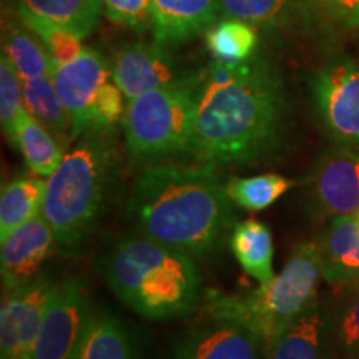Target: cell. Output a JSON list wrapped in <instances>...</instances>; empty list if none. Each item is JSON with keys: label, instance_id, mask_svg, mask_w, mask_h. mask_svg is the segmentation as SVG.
Masks as SVG:
<instances>
[{"label": "cell", "instance_id": "30bf717a", "mask_svg": "<svg viewBox=\"0 0 359 359\" xmlns=\"http://www.w3.org/2000/svg\"><path fill=\"white\" fill-rule=\"evenodd\" d=\"M309 196L316 215L339 218L359 212V151L349 147L326 150L309 177Z\"/></svg>", "mask_w": 359, "mask_h": 359}, {"label": "cell", "instance_id": "4fadbf2b", "mask_svg": "<svg viewBox=\"0 0 359 359\" xmlns=\"http://www.w3.org/2000/svg\"><path fill=\"white\" fill-rule=\"evenodd\" d=\"M0 241V269L7 291L37 280L43 263L57 246L52 226L42 215L8 233Z\"/></svg>", "mask_w": 359, "mask_h": 359}, {"label": "cell", "instance_id": "83f0119b", "mask_svg": "<svg viewBox=\"0 0 359 359\" xmlns=\"http://www.w3.org/2000/svg\"><path fill=\"white\" fill-rule=\"evenodd\" d=\"M27 111L24 82L6 53L0 57V122L7 140L15 147L19 125Z\"/></svg>", "mask_w": 359, "mask_h": 359}, {"label": "cell", "instance_id": "d6986e66", "mask_svg": "<svg viewBox=\"0 0 359 359\" xmlns=\"http://www.w3.org/2000/svg\"><path fill=\"white\" fill-rule=\"evenodd\" d=\"M327 321L313 306L268 344V359H326Z\"/></svg>", "mask_w": 359, "mask_h": 359}, {"label": "cell", "instance_id": "7402d4cb", "mask_svg": "<svg viewBox=\"0 0 359 359\" xmlns=\"http://www.w3.org/2000/svg\"><path fill=\"white\" fill-rule=\"evenodd\" d=\"M15 147L35 177L48 178L65 156V145L35 116L25 111L17 132Z\"/></svg>", "mask_w": 359, "mask_h": 359}, {"label": "cell", "instance_id": "9c48e42d", "mask_svg": "<svg viewBox=\"0 0 359 359\" xmlns=\"http://www.w3.org/2000/svg\"><path fill=\"white\" fill-rule=\"evenodd\" d=\"M57 283L40 275L29 285L7 291L0 308V359H34V349Z\"/></svg>", "mask_w": 359, "mask_h": 359}, {"label": "cell", "instance_id": "836d02e7", "mask_svg": "<svg viewBox=\"0 0 359 359\" xmlns=\"http://www.w3.org/2000/svg\"><path fill=\"white\" fill-rule=\"evenodd\" d=\"M356 219H358V223H359V212L356 213Z\"/></svg>", "mask_w": 359, "mask_h": 359}, {"label": "cell", "instance_id": "5b68a950", "mask_svg": "<svg viewBox=\"0 0 359 359\" xmlns=\"http://www.w3.org/2000/svg\"><path fill=\"white\" fill-rule=\"evenodd\" d=\"M320 280L318 243H303L291 253L281 271L259 288L241 294L208 291V313L246 327L268 346L285 327L316 306Z\"/></svg>", "mask_w": 359, "mask_h": 359}, {"label": "cell", "instance_id": "6da1fadb", "mask_svg": "<svg viewBox=\"0 0 359 359\" xmlns=\"http://www.w3.org/2000/svg\"><path fill=\"white\" fill-rule=\"evenodd\" d=\"M195 127L188 155L212 165L248 163L281 138L285 93L280 75L259 52L246 62L213 60L195 82Z\"/></svg>", "mask_w": 359, "mask_h": 359}, {"label": "cell", "instance_id": "ac0fdd59", "mask_svg": "<svg viewBox=\"0 0 359 359\" xmlns=\"http://www.w3.org/2000/svg\"><path fill=\"white\" fill-rule=\"evenodd\" d=\"M74 359H138V353L123 323L93 308Z\"/></svg>", "mask_w": 359, "mask_h": 359}, {"label": "cell", "instance_id": "8fae6325", "mask_svg": "<svg viewBox=\"0 0 359 359\" xmlns=\"http://www.w3.org/2000/svg\"><path fill=\"white\" fill-rule=\"evenodd\" d=\"M110 79L109 62L92 47H85L77 58L67 64H53L52 80L69 111L74 138L92 130L93 103L102 85Z\"/></svg>", "mask_w": 359, "mask_h": 359}, {"label": "cell", "instance_id": "4dcf8cb0", "mask_svg": "<svg viewBox=\"0 0 359 359\" xmlns=\"http://www.w3.org/2000/svg\"><path fill=\"white\" fill-rule=\"evenodd\" d=\"M22 22L42 40L48 53H50L53 64H67V62L77 58L83 52V48L87 47V45L82 43V37L69 32V30L58 29V27L32 19H22Z\"/></svg>", "mask_w": 359, "mask_h": 359}, {"label": "cell", "instance_id": "d6a6232c", "mask_svg": "<svg viewBox=\"0 0 359 359\" xmlns=\"http://www.w3.org/2000/svg\"><path fill=\"white\" fill-rule=\"evenodd\" d=\"M110 20L143 34L151 27V0H102Z\"/></svg>", "mask_w": 359, "mask_h": 359}, {"label": "cell", "instance_id": "cb8c5ba5", "mask_svg": "<svg viewBox=\"0 0 359 359\" xmlns=\"http://www.w3.org/2000/svg\"><path fill=\"white\" fill-rule=\"evenodd\" d=\"M205 42L213 60L240 64L258 52L259 37L255 25L224 17L206 30Z\"/></svg>", "mask_w": 359, "mask_h": 359}, {"label": "cell", "instance_id": "4316f807", "mask_svg": "<svg viewBox=\"0 0 359 359\" xmlns=\"http://www.w3.org/2000/svg\"><path fill=\"white\" fill-rule=\"evenodd\" d=\"M294 185L293 180L278 173H263L246 178H231L226 193L233 205L250 212H262L271 206Z\"/></svg>", "mask_w": 359, "mask_h": 359}, {"label": "cell", "instance_id": "8992f818", "mask_svg": "<svg viewBox=\"0 0 359 359\" xmlns=\"http://www.w3.org/2000/svg\"><path fill=\"white\" fill-rule=\"evenodd\" d=\"M195 82L188 75L127 102L123 115L125 143L138 160H158L188 154L195 127Z\"/></svg>", "mask_w": 359, "mask_h": 359}, {"label": "cell", "instance_id": "e575fe53", "mask_svg": "<svg viewBox=\"0 0 359 359\" xmlns=\"http://www.w3.org/2000/svg\"><path fill=\"white\" fill-rule=\"evenodd\" d=\"M354 285H358V286H359V280H358V281H356V283H354Z\"/></svg>", "mask_w": 359, "mask_h": 359}, {"label": "cell", "instance_id": "e0dca14e", "mask_svg": "<svg viewBox=\"0 0 359 359\" xmlns=\"http://www.w3.org/2000/svg\"><path fill=\"white\" fill-rule=\"evenodd\" d=\"M20 19L45 22L88 37L98 24L102 0H17Z\"/></svg>", "mask_w": 359, "mask_h": 359}, {"label": "cell", "instance_id": "484cf974", "mask_svg": "<svg viewBox=\"0 0 359 359\" xmlns=\"http://www.w3.org/2000/svg\"><path fill=\"white\" fill-rule=\"evenodd\" d=\"M222 15L257 29L281 30L299 19L298 0H219Z\"/></svg>", "mask_w": 359, "mask_h": 359}, {"label": "cell", "instance_id": "5bb4252c", "mask_svg": "<svg viewBox=\"0 0 359 359\" xmlns=\"http://www.w3.org/2000/svg\"><path fill=\"white\" fill-rule=\"evenodd\" d=\"M263 341L233 321L212 318L178 341L175 359H263Z\"/></svg>", "mask_w": 359, "mask_h": 359}, {"label": "cell", "instance_id": "603a6c76", "mask_svg": "<svg viewBox=\"0 0 359 359\" xmlns=\"http://www.w3.org/2000/svg\"><path fill=\"white\" fill-rule=\"evenodd\" d=\"M2 53H6L24 82L52 75L53 60L50 53L42 40L34 37V32L25 24L4 29Z\"/></svg>", "mask_w": 359, "mask_h": 359}, {"label": "cell", "instance_id": "52a82bcc", "mask_svg": "<svg viewBox=\"0 0 359 359\" xmlns=\"http://www.w3.org/2000/svg\"><path fill=\"white\" fill-rule=\"evenodd\" d=\"M311 93L331 137L359 147V62L346 55L327 60L314 72Z\"/></svg>", "mask_w": 359, "mask_h": 359}, {"label": "cell", "instance_id": "1f68e13d", "mask_svg": "<svg viewBox=\"0 0 359 359\" xmlns=\"http://www.w3.org/2000/svg\"><path fill=\"white\" fill-rule=\"evenodd\" d=\"M123 100L127 98L115 83L114 77L107 80L93 103L92 130H110L120 118H123L125 109H127Z\"/></svg>", "mask_w": 359, "mask_h": 359}, {"label": "cell", "instance_id": "ffe728a7", "mask_svg": "<svg viewBox=\"0 0 359 359\" xmlns=\"http://www.w3.org/2000/svg\"><path fill=\"white\" fill-rule=\"evenodd\" d=\"M230 248L246 275L259 281V285L276 276L273 271L275 245L271 231L263 222L245 219L236 223L230 235Z\"/></svg>", "mask_w": 359, "mask_h": 359}, {"label": "cell", "instance_id": "2e32d148", "mask_svg": "<svg viewBox=\"0 0 359 359\" xmlns=\"http://www.w3.org/2000/svg\"><path fill=\"white\" fill-rule=\"evenodd\" d=\"M321 276L331 285H354L359 280V223L356 215L331 219L318 241Z\"/></svg>", "mask_w": 359, "mask_h": 359}, {"label": "cell", "instance_id": "7c38bea8", "mask_svg": "<svg viewBox=\"0 0 359 359\" xmlns=\"http://www.w3.org/2000/svg\"><path fill=\"white\" fill-rule=\"evenodd\" d=\"M111 77L128 102L151 90L177 83L188 74H182L167 47L154 40L127 43L118 48L111 65Z\"/></svg>", "mask_w": 359, "mask_h": 359}, {"label": "cell", "instance_id": "d4e9b609", "mask_svg": "<svg viewBox=\"0 0 359 359\" xmlns=\"http://www.w3.org/2000/svg\"><path fill=\"white\" fill-rule=\"evenodd\" d=\"M24 100L27 111L50 130L64 145L74 140L69 111L53 85L52 75L24 82Z\"/></svg>", "mask_w": 359, "mask_h": 359}, {"label": "cell", "instance_id": "f546056e", "mask_svg": "<svg viewBox=\"0 0 359 359\" xmlns=\"http://www.w3.org/2000/svg\"><path fill=\"white\" fill-rule=\"evenodd\" d=\"M344 296L327 323V336L346 359H359V286Z\"/></svg>", "mask_w": 359, "mask_h": 359}, {"label": "cell", "instance_id": "44dd1931", "mask_svg": "<svg viewBox=\"0 0 359 359\" xmlns=\"http://www.w3.org/2000/svg\"><path fill=\"white\" fill-rule=\"evenodd\" d=\"M47 178L17 177L0 193V240L42 215Z\"/></svg>", "mask_w": 359, "mask_h": 359}, {"label": "cell", "instance_id": "ba28073f", "mask_svg": "<svg viewBox=\"0 0 359 359\" xmlns=\"http://www.w3.org/2000/svg\"><path fill=\"white\" fill-rule=\"evenodd\" d=\"M92 311L83 280L70 276L57 283L40 326L34 359H74Z\"/></svg>", "mask_w": 359, "mask_h": 359}, {"label": "cell", "instance_id": "3957f363", "mask_svg": "<svg viewBox=\"0 0 359 359\" xmlns=\"http://www.w3.org/2000/svg\"><path fill=\"white\" fill-rule=\"evenodd\" d=\"M102 275L120 302L150 320L185 316L200 302L190 255L143 235L122 238L103 257Z\"/></svg>", "mask_w": 359, "mask_h": 359}, {"label": "cell", "instance_id": "7a4b0ae2", "mask_svg": "<svg viewBox=\"0 0 359 359\" xmlns=\"http://www.w3.org/2000/svg\"><path fill=\"white\" fill-rule=\"evenodd\" d=\"M140 235L190 257L222 248L233 231V201L217 165L156 163L148 167L128 200Z\"/></svg>", "mask_w": 359, "mask_h": 359}, {"label": "cell", "instance_id": "9a60e30c", "mask_svg": "<svg viewBox=\"0 0 359 359\" xmlns=\"http://www.w3.org/2000/svg\"><path fill=\"white\" fill-rule=\"evenodd\" d=\"M222 15L219 0H151V32L165 47L206 32Z\"/></svg>", "mask_w": 359, "mask_h": 359}, {"label": "cell", "instance_id": "f1b7e54d", "mask_svg": "<svg viewBox=\"0 0 359 359\" xmlns=\"http://www.w3.org/2000/svg\"><path fill=\"white\" fill-rule=\"evenodd\" d=\"M299 17L333 30L359 29V0H298Z\"/></svg>", "mask_w": 359, "mask_h": 359}, {"label": "cell", "instance_id": "277c9868", "mask_svg": "<svg viewBox=\"0 0 359 359\" xmlns=\"http://www.w3.org/2000/svg\"><path fill=\"white\" fill-rule=\"evenodd\" d=\"M107 132L83 133L47 178L42 217L52 226L57 246L65 251L82 245L100 217L114 172V148Z\"/></svg>", "mask_w": 359, "mask_h": 359}]
</instances>
